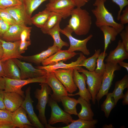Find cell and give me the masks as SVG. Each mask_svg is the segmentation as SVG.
<instances>
[{"instance_id": "1", "label": "cell", "mask_w": 128, "mask_h": 128, "mask_svg": "<svg viewBox=\"0 0 128 128\" xmlns=\"http://www.w3.org/2000/svg\"><path fill=\"white\" fill-rule=\"evenodd\" d=\"M71 17L67 26L78 36L86 35L89 32L92 25L91 17L86 9L74 8L71 11Z\"/></svg>"}, {"instance_id": "2", "label": "cell", "mask_w": 128, "mask_h": 128, "mask_svg": "<svg viewBox=\"0 0 128 128\" xmlns=\"http://www.w3.org/2000/svg\"><path fill=\"white\" fill-rule=\"evenodd\" d=\"M106 1V0H95L93 5L95 8L91 11L96 18L95 25L99 28L104 25L113 27L119 34L124 29V25L117 23L115 21L112 14L105 6Z\"/></svg>"}, {"instance_id": "3", "label": "cell", "mask_w": 128, "mask_h": 128, "mask_svg": "<svg viewBox=\"0 0 128 128\" xmlns=\"http://www.w3.org/2000/svg\"><path fill=\"white\" fill-rule=\"evenodd\" d=\"M41 86L40 89H37L34 92L35 97L38 101L36 108L38 111V117L40 121L45 127L49 128L51 125L48 123L45 111L49 98V95L51 94L52 90L45 82L41 83Z\"/></svg>"}, {"instance_id": "4", "label": "cell", "mask_w": 128, "mask_h": 128, "mask_svg": "<svg viewBox=\"0 0 128 128\" xmlns=\"http://www.w3.org/2000/svg\"><path fill=\"white\" fill-rule=\"evenodd\" d=\"M105 65V69L102 75L101 86L96 97L98 105L100 100L108 93L115 76V71L121 69V67L118 64L107 63Z\"/></svg>"}, {"instance_id": "5", "label": "cell", "mask_w": 128, "mask_h": 128, "mask_svg": "<svg viewBox=\"0 0 128 128\" xmlns=\"http://www.w3.org/2000/svg\"><path fill=\"white\" fill-rule=\"evenodd\" d=\"M46 75L38 78H29L24 79H14L3 77L5 80V92H16L25 98L24 91L22 88L24 86L31 83L45 82Z\"/></svg>"}, {"instance_id": "6", "label": "cell", "mask_w": 128, "mask_h": 128, "mask_svg": "<svg viewBox=\"0 0 128 128\" xmlns=\"http://www.w3.org/2000/svg\"><path fill=\"white\" fill-rule=\"evenodd\" d=\"M73 32L72 30L67 25L63 29H61L60 30V32L65 36L69 39L70 46L68 50L73 52L80 51L84 55H89L90 52L87 48V45L88 41L92 38L93 35L90 34L85 39L80 40L73 37L72 35Z\"/></svg>"}, {"instance_id": "7", "label": "cell", "mask_w": 128, "mask_h": 128, "mask_svg": "<svg viewBox=\"0 0 128 128\" xmlns=\"http://www.w3.org/2000/svg\"><path fill=\"white\" fill-rule=\"evenodd\" d=\"M78 70L86 75L87 89L91 96L93 104H95L96 96L101 86L103 74L96 73L95 71H90L82 67Z\"/></svg>"}, {"instance_id": "8", "label": "cell", "mask_w": 128, "mask_h": 128, "mask_svg": "<svg viewBox=\"0 0 128 128\" xmlns=\"http://www.w3.org/2000/svg\"><path fill=\"white\" fill-rule=\"evenodd\" d=\"M48 103L51 109L50 116L47 121L49 124L53 125L62 122L67 125L73 120L71 115L62 110L57 102L50 97H49Z\"/></svg>"}, {"instance_id": "9", "label": "cell", "mask_w": 128, "mask_h": 128, "mask_svg": "<svg viewBox=\"0 0 128 128\" xmlns=\"http://www.w3.org/2000/svg\"><path fill=\"white\" fill-rule=\"evenodd\" d=\"M45 83L53 91L50 97L57 102H60L63 96H68V92L62 84L58 79L52 71L47 72Z\"/></svg>"}, {"instance_id": "10", "label": "cell", "mask_w": 128, "mask_h": 128, "mask_svg": "<svg viewBox=\"0 0 128 128\" xmlns=\"http://www.w3.org/2000/svg\"><path fill=\"white\" fill-rule=\"evenodd\" d=\"M46 6L47 9L60 14L64 19L70 16L71 11L75 7L70 0H50Z\"/></svg>"}, {"instance_id": "11", "label": "cell", "mask_w": 128, "mask_h": 128, "mask_svg": "<svg viewBox=\"0 0 128 128\" xmlns=\"http://www.w3.org/2000/svg\"><path fill=\"white\" fill-rule=\"evenodd\" d=\"M13 59L20 69L22 79L38 78L47 74L46 70L35 68L30 63L21 61L17 59Z\"/></svg>"}, {"instance_id": "12", "label": "cell", "mask_w": 128, "mask_h": 128, "mask_svg": "<svg viewBox=\"0 0 128 128\" xmlns=\"http://www.w3.org/2000/svg\"><path fill=\"white\" fill-rule=\"evenodd\" d=\"M73 69H59L52 71L54 75L69 93L77 90L73 78Z\"/></svg>"}, {"instance_id": "13", "label": "cell", "mask_w": 128, "mask_h": 128, "mask_svg": "<svg viewBox=\"0 0 128 128\" xmlns=\"http://www.w3.org/2000/svg\"><path fill=\"white\" fill-rule=\"evenodd\" d=\"M31 88L28 87L25 91V96L21 106L27 114L30 122L34 127L37 128H44V126L41 123L35 113L33 103V101L30 96Z\"/></svg>"}, {"instance_id": "14", "label": "cell", "mask_w": 128, "mask_h": 128, "mask_svg": "<svg viewBox=\"0 0 128 128\" xmlns=\"http://www.w3.org/2000/svg\"><path fill=\"white\" fill-rule=\"evenodd\" d=\"M73 78L74 82L78 88L79 91L78 92L74 94L68 93V96H71L78 95L87 102L90 103V100H92V97L86 87V75L83 73L80 74L77 69H74Z\"/></svg>"}, {"instance_id": "15", "label": "cell", "mask_w": 128, "mask_h": 128, "mask_svg": "<svg viewBox=\"0 0 128 128\" xmlns=\"http://www.w3.org/2000/svg\"><path fill=\"white\" fill-rule=\"evenodd\" d=\"M0 41L3 49V54L0 60L2 62L10 59H22L23 56L19 51L20 40L8 42L0 38Z\"/></svg>"}, {"instance_id": "16", "label": "cell", "mask_w": 128, "mask_h": 128, "mask_svg": "<svg viewBox=\"0 0 128 128\" xmlns=\"http://www.w3.org/2000/svg\"><path fill=\"white\" fill-rule=\"evenodd\" d=\"M5 9L11 15L17 23L26 26L32 24L31 17L28 15L22 3Z\"/></svg>"}, {"instance_id": "17", "label": "cell", "mask_w": 128, "mask_h": 128, "mask_svg": "<svg viewBox=\"0 0 128 128\" xmlns=\"http://www.w3.org/2000/svg\"><path fill=\"white\" fill-rule=\"evenodd\" d=\"M86 58V57L82 53H80L79 56L77 60L75 61L71 62L70 63L65 64L62 61L46 66H38L36 67V68L38 69H44L47 72L59 69H76L78 70L81 67L79 66L80 64L83 60Z\"/></svg>"}, {"instance_id": "18", "label": "cell", "mask_w": 128, "mask_h": 128, "mask_svg": "<svg viewBox=\"0 0 128 128\" xmlns=\"http://www.w3.org/2000/svg\"><path fill=\"white\" fill-rule=\"evenodd\" d=\"M23 98L16 92L5 91L4 103L6 110L11 112L15 111L21 106Z\"/></svg>"}, {"instance_id": "19", "label": "cell", "mask_w": 128, "mask_h": 128, "mask_svg": "<svg viewBox=\"0 0 128 128\" xmlns=\"http://www.w3.org/2000/svg\"><path fill=\"white\" fill-rule=\"evenodd\" d=\"M128 59V52L126 51L122 41L119 40L115 48L110 51L105 59L106 63H118Z\"/></svg>"}, {"instance_id": "20", "label": "cell", "mask_w": 128, "mask_h": 128, "mask_svg": "<svg viewBox=\"0 0 128 128\" xmlns=\"http://www.w3.org/2000/svg\"><path fill=\"white\" fill-rule=\"evenodd\" d=\"M27 113L21 107L12 112V121L16 127L19 128H34L28 119Z\"/></svg>"}, {"instance_id": "21", "label": "cell", "mask_w": 128, "mask_h": 128, "mask_svg": "<svg viewBox=\"0 0 128 128\" xmlns=\"http://www.w3.org/2000/svg\"><path fill=\"white\" fill-rule=\"evenodd\" d=\"M78 54L75 52L70 51L69 50H59L56 53L44 60L41 63L43 66L57 63L62 61H66L71 59Z\"/></svg>"}, {"instance_id": "22", "label": "cell", "mask_w": 128, "mask_h": 128, "mask_svg": "<svg viewBox=\"0 0 128 128\" xmlns=\"http://www.w3.org/2000/svg\"><path fill=\"white\" fill-rule=\"evenodd\" d=\"M59 50L57 46L53 45L52 46L49 47L47 50L38 54L31 56H23L22 60L36 64H40L44 60Z\"/></svg>"}, {"instance_id": "23", "label": "cell", "mask_w": 128, "mask_h": 128, "mask_svg": "<svg viewBox=\"0 0 128 128\" xmlns=\"http://www.w3.org/2000/svg\"><path fill=\"white\" fill-rule=\"evenodd\" d=\"M27 26L16 23L10 26L3 35L1 39L8 42L20 40V35Z\"/></svg>"}, {"instance_id": "24", "label": "cell", "mask_w": 128, "mask_h": 128, "mask_svg": "<svg viewBox=\"0 0 128 128\" xmlns=\"http://www.w3.org/2000/svg\"><path fill=\"white\" fill-rule=\"evenodd\" d=\"M2 62L5 73V77L12 79H21L20 69L13 59H9Z\"/></svg>"}, {"instance_id": "25", "label": "cell", "mask_w": 128, "mask_h": 128, "mask_svg": "<svg viewBox=\"0 0 128 128\" xmlns=\"http://www.w3.org/2000/svg\"><path fill=\"white\" fill-rule=\"evenodd\" d=\"M128 88V76L126 74L121 79L116 82L114 90L112 92L116 105L119 100L122 99L124 89Z\"/></svg>"}, {"instance_id": "26", "label": "cell", "mask_w": 128, "mask_h": 128, "mask_svg": "<svg viewBox=\"0 0 128 128\" xmlns=\"http://www.w3.org/2000/svg\"><path fill=\"white\" fill-rule=\"evenodd\" d=\"M77 101L81 107L80 111L77 115L79 118L87 120H93L94 114L91 109V105L90 103L80 97Z\"/></svg>"}, {"instance_id": "27", "label": "cell", "mask_w": 128, "mask_h": 128, "mask_svg": "<svg viewBox=\"0 0 128 128\" xmlns=\"http://www.w3.org/2000/svg\"><path fill=\"white\" fill-rule=\"evenodd\" d=\"M99 28L103 32L104 38V50L106 52L109 44L111 41L116 40V37L119 34L116 29L114 27L107 25L100 27Z\"/></svg>"}, {"instance_id": "28", "label": "cell", "mask_w": 128, "mask_h": 128, "mask_svg": "<svg viewBox=\"0 0 128 128\" xmlns=\"http://www.w3.org/2000/svg\"><path fill=\"white\" fill-rule=\"evenodd\" d=\"M60 102H62L64 111L70 115H77L76 108V105L78 104L77 100L66 96L61 98Z\"/></svg>"}, {"instance_id": "29", "label": "cell", "mask_w": 128, "mask_h": 128, "mask_svg": "<svg viewBox=\"0 0 128 128\" xmlns=\"http://www.w3.org/2000/svg\"><path fill=\"white\" fill-rule=\"evenodd\" d=\"M60 22L58 23L52 28L49 30L46 34L50 36L54 40L53 45L57 46L59 49L60 50L64 46L68 47L69 44L66 42L63 41L60 36Z\"/></svg>"}, {"instance_id": "30", "label": "cell", "mask_w": 128, "mask_h": 128, "mask_svg": "<svg viewBox=\"0 0 128 128\" xmlns=\"http://www.w3.org/2000/svg\"><path fill=\"white\" fill-rule=\"evenodd\" d=\"M98 122L97 119L92 120H84L80 119L74 120L70 124L59 128H94Z\"/></svg>"}, {"instance_id": "31", "label": "cell", "mask_w": 128, "mask_h": 128, "mask_svg": "<svg viewBox=\"0 0 128 128\" xmlns=\"http://www.w3.org/2000/svg\"><path fill=\"white\" fill-rule=\"evenodd\" d=\"M62 16L56 13L50 11L49 16L43 27L41 28L42 32L46 34L47 32L54 27L58 23L60 22Z\"/></svg>"}, {"instance_id": "32", "label": "cell", "mask_w": 128, "mask_h": 128, "mask_svg": "<svg viewBox=\"0 0 128 128\" xmlns=\"http://www.w3.org/2000/svg\"><path fill=\"white\" fill-rule=\"evenodd\" d=\"M50 13L46 8L43 11L31 17V19L32 24L37 27L41 28L47 21Z\"/></svg>"}, {"instance_id": "33", "label": "cell", "mask_w": 128, "mask_h": 128, "mask_svg": "<svg viewBox=\"0 0 128 128\" xmlns=\"http://www.w3.org/2000/svg\"><path fill=\"white\" fill-rule=\"evenodd\" d=\"M101 52L100 49L95 50L94 54L90 57L83 60L79 65V66L85 67L90 71H94L96 65V61Z\"/></svg>"}, {"instance_id": "34", "label": "cell", "mask_w": 128, "mask_h": 128, "mask_svg": "<svg viewBox=\"0 0 128 128\" xmlns=\"http://www.w3.org/2000/svg\"><path fill=\"white\" fill-rule=\"evenodd\" d=\"M106 95V99L101 105V109L104 112L106 117L108 118L111 111L116 105L112 93H108Z\"/></svg>"}, {"instance_id": "35", "label": "cell", "mask_w": 128, "mask_h": 128, "mask_svg": "<svg viewBox=\"0 0 128 128\" xmlns=\"http://www.w3.org/2000/svg\"><path fill=\"white\" fill-rule=\"evenodd\" d=\"M48 0H22L28 15L31 17L33 12L43 2Z\"/></svg>"}, {"instance_id": "36", "label": "cell", "mask_w": 128, "mask_h": 128, "mask_svg": "<svg viewBox=\"0 0 128 128\" xmlns=\"http://www.w3.org/2000/svg\"><path fill=\"white\" fill-rule=\"evenodd\" d=\"M107 55V54L106 52H103L100 53L96 61L97 67L95 71L96 73L103 74L105 67L104 60Z\"/></svg>"}, {"instance_id": "37", "label": "cell", "mask_w": 128, "mask_h": 128, "mask_svg": "<svg viewBox=\"0 0 128 128\" xmlns=\"http://www.w3.org/2000/svg\"><path fill=\"white\" fill-rule=\"evenodd\" d=\"M0 19L9 26L17 23L11 15L5 9H0Z\"/></svg>"}, {"instance_id": "38", "label": "cell", "mask_w": 128, "mask_h": 128, "mask_svg": "<svg viewBox=\"0 0 128 128\" xmlns=\"http://www.w3.org/2000/svg\"><path fill=\"white\" fill-rule=\"evenodd\" d=\"M22 3L19 0H0V9H5Z\"/></svg>"}, {"instance_id": "39", "label": "cell", "mask_w": 128, "mask_h": 128, "mask_svg": "<svg viewBox=\"0 0 128 128\" xmlns=\"http://www.w3.org/2000/svg\"><path fill=\"white\" fill-rule=\"evenodd\" d=\"M12 112L6 110L0 109V122H12L11 120Z\"/></svg>"}, {"instance_id": "40", "label": "cell", "mask_w": 128, "mask_h": 128, "mask_svg": "<svg viewBox=\"0 0 128 128\" xmlns=\"http://www.w3.org/2000/svg\"><path fill=\"white\" fill-rule=\"evenodd\" d=\"M119 34L122 39V42L126 51L128 52V26H126Z\"/></svg>"}, {"instance_id": "41", "label": "cell", "mask_w": 128, "mask_h": 128, "mask_svg": "<svg viewBox=\"0 0 128 128\" xmlns=\"http://www.w3.org/2000/svg\"><path fill=\"white\" fill-rule=\"evenodd\" d=\"M114 3L118 5L119 7V10L118 12L117 19L119 20L121 13L124 7L128 5V0H112Z\"/></svg>"}, {"instance_id": "42", "label": "cell", "mask_w": 128, "mask_h": 128, "mask_svg": "<svg viewBox=\"0 0 128 128\" xmlns=\"http://www.w3.org/2000/svg\"><path fill=\"white\" fill-rule=\"evenodd\" d=\"M31 27H27L22 31L20 35L21 41H30Z\"/></svg>"}, {"instance_id": "43", "label": "cell", "mask_w": 128, "mask_h": 128, "mask_svg": "<svg viewBox=\"0 0 128 128\" xmlns=\"http://www.w3.org/2000/svg\"><path fill=\"white\" fill-rule=\"evenodd\" d=\"M119 20L121 24L124 25L128 23V6H126L125 9L122 11V13L121 14Z\"/></svg>"}, {"instance_id": "44", "label": "cell", "mask_w": 128, "mask_h": 128, "mask_svg": "<svg viewBox=\"0 0 128 128\" xmlns=\"http://www.w3.org/2000/svg\"><path fill=\"white\" fill-rule=\"evenodd\" d=\"M31 44V40L21 41L19 47V51L21 54L24 53L28 47Z\"/></svg>"}, {"instance_id": "45", "label": "cell", "mask_w": 128, "mask_h": 128, "mask_svg": "<svg viewBox=\"0 0 128 128\" xmlns=\"http://www.w3.org/2000/svg\"><path fill=\"white\" fill-rule=\"evenodd\" d=\"M9 26L7 23L0 19V38H2Z\"/></svg>"}, {"instance_id": "46", "label": "cell", "mask_w": 128, "mask_h": 128, "mask_svg": "<svg viewBox=\"0 0 128 128\" xmlns=\"http://www.w3.org/2000/svg\"><path fill=\"white\" fill-rule=\"evenodd\" d=\"M75 7L82 8L90 0H70Z\"/></svg>"}, {"instance_id": "47", "label": "cell", "mask_w": 128, "mask_h": 128, "mask_svg": "<svg viewBox=\"0 0 128 128\" xmlns=\"http://www.w3.org/2000/svg\"><path fill=\"white\" fill-rule=\"evenodd\" d=\"M16 128L12 122H0V128Z\"/></svg>"}, {"instance_id": "48", "label": "cell", "mask_w": 128, "mask_h": 128, "mask_svg": "<svg viewBox=\"0 0 128 128\" xmlns=\"http://www.w3.org/2000/svg\"><path fill=\"white\" fill-rule=\"evenodd\" d=\"M4 92L3 90L0 89V109L6 110L4 103Z\"/></svg>"}, {"instance_id": "49", "label": "cell", "mask_w": 128, "mask_h": 128, "mask_svg": "<svg viewBox=\"0 0 128 128\" xmlns=\"http://www.w3.org/2000/svg\"><path fill=\"white\" fill-rule=\"evenodd\" d=\"M122 99H123L122 103L124 105H127L128 104V89L126 91L124 94Z\"/></svg>"}, {"instance_id": "50", "label": "cell", "mask_w": 128, "mask_h": 128, "mask_svg": "<svg viewBox=\"0 0 128 128\" xmlns=\"http://www.w3.org/2000/svg\"><path fill=\"white\" fill-rule=\"evenodd\" d=\"M0 77H5V74L2 62L0 59Z\"/></svg>"}, {"instance_id": "51", "label": "cell", "mask_w": 128, "mask_h": 128, "mask_svg": "<svg viewBox=\"0 0 128 128\" xmlns=\"http://www.w3.org/2000/svg\"><path fill=\"white\" fill-rule=\"evenodd\" d=\"M5 85V80L3 77H0V89L4 90Z\"/></svg>"}, {"instance_id": "52", "label": "cell", "mask_w": 128, "mask_h": 128, "mask_svg": "<svg viewBox=\"0 0 128 128\" xmlns=\"http://www.w3.org/2000/svg\"><path fill=\"white\" fill-rule=\"evenodd\" d=\"M118 64L121 67H123L125 68L127 72H128V63L123 61L119 63Z\"/></svg>"}, {"instance_id": "53", "label": "cell", "mask_w": 128, "mask_h": 128, "mask_svg": "<svg viewBox=\"0 0 128 128\" xmlns=\"http://www.w3.org/2000/svg\"><path fill=\"white\" fill-rule=\"evenodd\" d=\"M3 53V49L1 45V43L0 41V59L1 60L2 57Z\"/></svg>"}, {"instance_id": "54", "label": "cell", "mask_w": 128, "mask_h": 128, "mask_svg": "<svg viewBox=\"0 0 128 128\" xmlns=\"http://www.w3.org/2000/svg\"><path fill=\"white\" fill-rule=\"evenodd\" d=\"M114 127L111 124L109 125L105 124L102 127V128H113Z\"/></svg>"}, {"instance_id": "55", "label": "cell", "mask_w": 128, "mask_h": 128, "mask_svg": "<svg viewBox=\"0 0 128 128\" xmlns=\"http://www.w3.org/2000/svg\"><path fill=\"white\" fill-rule=\"evenodd\" d=\"M19 0L22 2V0Z\"/></svg>"}, {"instance_id": "56", "label": "cell", "mask_w": 128, "mask_h": 128, "mask_svg": "<svg viewBox=\"0 0 128 128\" xmlns=\"http://www.w3.org/2000/svg\"></svg>"}]
</instances>
